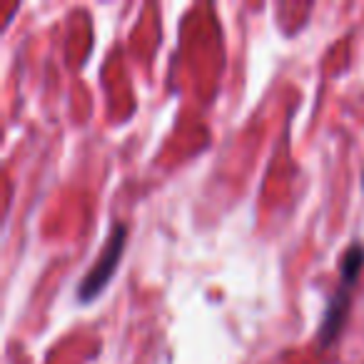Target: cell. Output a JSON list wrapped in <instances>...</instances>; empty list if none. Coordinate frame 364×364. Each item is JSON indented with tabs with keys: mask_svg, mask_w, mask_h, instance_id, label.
I'll return each mask as SVG.
<instances>
[{
	"mask_svg": "<svg viewBox=\"0 0 364 364\" xmlns=\"http://www.w3.org/2000/svg\"><path fill=\"white\" fill-rule=\"evenodd\" d=\"M362 267H364V245L352 242L347 247V252L342 255V262H339L337 292L332 294V299L327 302V309H324L322 327H319V344L322 347H329L339 337V332H342L344 322H347L349 307H352V292L359 282Z\"/></svg>",
	"mask_w": 364,
	"mask_h": 364,
	"instance_id": "obj_1",
	"label": "cell"
},
{
	"mask_svg": "<svg viewBox=\"0 0 364 364\" xmlns=\"http://www.w3.org/2000/svg\"><path fill=\"white\" fill-rule=\"evenodd\" d=\"M125 245H127V225L117 223L115 228H112L102 252L97 255L95 264H92L90 272L85 274V279H82L80 287H77V299H80V302H92V299L107 287V282L112 279V274H115L117 264H120V259H122Z\"/></svg>",
	"mask_w": 364,
	"mask_h": 364,
	"instance_id": "obj_2",
	"label": "cell"
}]
</instances>
